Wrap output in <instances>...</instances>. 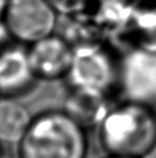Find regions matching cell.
Instances as JSON below:
<instances>
[{"instance_id": "14", "label": "cell", "mask_w": 156, "mask_h": 158, "mask_svg": "<svg viewBox=\"0 0 156 158\" xmlns=\"http://www.w3.org/2000/svg\"><path fill=\"white\" fill-rule=\"evenodd\" d=\"M104 158H126V157H117V156H108V155H107Z\"/></svg>"}, {"instance_id": "11", "label": "cell", "mask_w": 156, "mask_h": 158, "mask_svg": "<svg viewBox=\"0 0 156 158\" xmlns=\"http://www.w3.org/2000/svg\"><path fill=\"white\" fill-rule=\"evenodd\" d=\"M147 0H94V19L103 29L113 32L125 23L127 19Z\"/></svg>"}, {"instance_id": "10", "label": "cell", "mask_w": 156, "mask_h": 158, "mask_svg": "<svg viewBox=\"0 0 156 158\" xmlns=\"http://www.w3.org/2000/svg\"><path fill=\"white\" fill-rule=\"evenodd\" d=\"M32 117L29 109L18 98L0 97V142L18 144Z\"/></svg>"}, {"instance_id": "13", "label": "cell", "mask_w": 156, "mask_h": 158, "mask_svg": "<svg viewBox=\"0 0 156 158\" xmlns=\"http://www.w3.org/2000/svg\"><path fill=\"white\" fill-rule=\"evenodd\" d=\"M4 150H2V143L0 142V158H4Z\"/></svg>"}, {"instance_id": "15", "label": "cell", "mask_w": 156, "mask_h": 158, "mask_svg": "<svg viewBox=\"0 0 156 158\" xmlns=\"http://www.w3.org/2000/svg\"><path fill=\"white\" fill-rule=\"evenodd\" d=\"M4 158H6V157H4Z\"/></svg>"}, {"instance_id": "7", "label": "cell", "mask_w": 156, "mask_h": 158, "mask_svg": "<svg viewBox=\"0 0 156 158\" xmlns=\"http://www.w3.org/2000/svg\"><path fill=\"white\" fill-rule=\"evenodd\" d=\"M28 46L14 42L0 45V97L20 98L36 87Z\"/></svg>"}, {"instance_id": "12", "label": "cell", "mask_w": 156, "mask_h": 158, "mask_svg": "<svg viewBox=\"0 0 156 158\" xmlns=\"http://www.w3.org/2000/svg\"><path fill=\"white\" fill-rule=\"evenodd\" d=\"M59 15L65 18L86 13L93 7L94 0H48Z\"/></svg>"}, {"instance_id": "2", "label": "cell", "mask_w": 156, "mask_h": 158, "mask_svg": "<svg viewBox=\"0 0 156 158\" xmlns=\"http://www.w3.org/2000/svg\"><path fill=\"white\" fill-rule=\"evenodd\" d=\"M87 155V129L63 109L33 115L18 143V158H86Z\"/></svg>"}, {"instance_id": "9", "label": "cell", "mask_w": 156, "mask_h": 158, "mask_svg": "<svg viewBox=\"0 0 156 158\" xmlns=\"http://www.w3.org/2000/svg\"><path fill=\"white\" fill-rule=\"evenodd\" d=\"M110 107L111 104L109 103V95L107 94L70 88L62 109L88 131L90 128L99 126Z\"/></svg>"}, {"instance_id": "1", "label": "cell", "mask_w": 156, "mask_h": 158, "mask_svg": "<svg viewBox=\"0 0 156 158\" xmlns=\"http://www.w3.org/2000/svg\"><path fill=\"white\" fill-rule=\"evenodd\" d=\"M96 128L108 156L146 158L156 148V109L150 106L123 101L111 105Z\"/></svg>"}, {"instance_id": "5", "label": "cell", "mask_w": 156, "mask_h": 158, "mask_svg": "<svg viewBox=\"0 0 156 158\" xmlns=\"http://www.w3.org/2000/svg\"><path fill=\"white\" fill-rule=\"evenodd\" d=\"M117 88L124 101L156 109V53L125 50L119 57Z\"/></svg>"}, {"instance_id": "6", "label": "cell", "mask_w": 156, "mask_h": 158, "mask_svg": "<svg viewBox=\"0 0 156 158\" xmlns=\"http://www.w3.org/2000/svg\"><path fill=\"white\" fill-rule=\"evenodd\" d=\"M28 53L38 81H57L69 73L74 46L63 36L52 34L29 45Z\"/></svg>"}, {"instance_id": "3", "label": "cell", "mask_w": 156, "mask_h": 158, "mask_svg": "<svg viewBox=\"0 0 156 158\" xmlns=\"http://www.w3.org/2000/svg\"><path fill=\"white\" fill-rule=\"evenodd\" d=\"M119 57L102 42L74 46V58L65 80L69 88L110 95L118 84Z\"/></svg>"}, {"instance_id": "8", "label": "cell", "mask_w": 156, "mask_h": 158, "mask_svg": "<svg viewBox=\"0 0 156 158\" xmlns=\"http://www.w3.org/2000/svg\"><path fill=\"white\" fill-rule=\"evenodd\" d=\"M124 46L156 53V0H147L113 32Z\"/></svg>"}, {"instance_id": "4", "label": "cell", "mask_w": 156, "mask_h": 158, "mask_svg": "<svg viewBox=\"0 0 156 158\" xmlns=\"http://www.w3.org/2000/svg\"><path fill=\"white\" fill-rule=\"evenodd\" d=\"M59 16L48 0H6L2 24L10 40L29 46L55 34Z\"/></svg>"}]
</instances>
